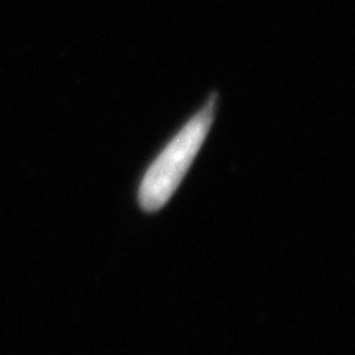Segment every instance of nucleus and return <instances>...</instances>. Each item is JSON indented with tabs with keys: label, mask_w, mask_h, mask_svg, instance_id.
I'll use <instances>...</instances> for the list:
<instances>
[{
	"label": "nucleus",
	"mask_w": 355,
	"mask_h": 355,
	"mask_svg": "<svg viewBox=\"0 0 355 355\" xmlns=\"http://www.w3.org/2000/svg\"><path fill=\"white\" fill-rule=\"evenodd\" d=\"M217 97L211 96L206 104L189 117V121L178 130L173 139L163 146L144 176H141L137 201L146 214L162 211L170 202L183 183L189 168L201 152L216 119Z\"/></svg>",
	"instance_id": "obj_1"
}]
</instances>
